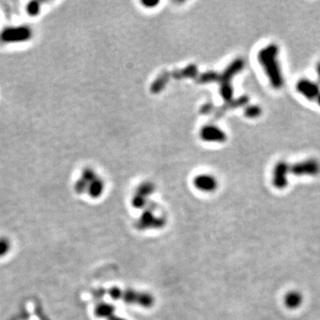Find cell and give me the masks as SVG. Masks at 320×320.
Masks as SVG:
<instances>
[{"mask_svg":"<svg viewBox=\"0 0 320 320\" xmlns=\"http://www.w3.org/2000/svg\"><path fill=\"white\" fill-rule=\"evenodd\" d=\"M278 46L276 44H271L262 49L258 54L259 62L263 66L270 82L275 89H280L285 83L278 62Z\"/></svg>","mask_w":320,"mask_h":320,"instance_id":"1","label":"cell"},{"mask_svg":"<svg viewBox=\"0 0 320 320\" xmlns=\"http://www.w3.org/2000/svg\"><path fill=\"white\" fill-rule=\"evenodd\" d=\"M33 31L31 27L26 25L10 26L4 28L0 32V40L3 43H21L31 40Z\"/></svg>","mask_w":320,"mask_h":320,"instance_id":"2","label":"cell"},{"mask_svg":"<svg viewBox=\"0 0 320 320\" xmlns=\"http://www.w3.org/2000/svg\"><path fill=\"white\" fill-rule=\"evenodd\" d=\"M289 173L295 176H317L320 174V162L316 158H308L289 165Z\"/></svg>","mask_w":320,"mask_h":320,"instance_id":"3","label":"cell"},{"mask_svg":"<svg viewBox=\"0 0 320 320\" xmlns=\"http://www.w3.org/2000/svg\"><path fill=\"white\" fill-rule=\"evenodd\" d=\"M297 92L310 101H319L320 97V84L312 81L311 79H302L296 84Z\"/></svg>","mask_w":320,"mask_h":320,"instance_id":"4","label":"cell"},{"mask_svg":"<svg viewBox=\"0 0 320 320\" xmlns=\"http://www.w3.org/2000/svg\"><path fill=\"white\" fill-rule=\"evenodd\" d=\"M289 163L286 161H279L276 164L273 169L272 182L276 189H285L288 184L289 175Z\"/></svg>","mask_w":320,"mask_h":320,"instance_id":"5","label":"cell"},{"mask_svg":"<svg viewBox=\"0 0 320 320\" xmlns=\"http://www.w3.org/2000/svg\"><path fill=\"white\" fill-rule=\"evenodd\" d=\"M194 185L197 189L204 192H212L217 188V181L208 175L197 176L194 180Z\"/></svg>","mask_w":320,"mask_h":320,"instance_id":"6","label":"cell"},{"mask_svg":"<svg viewBox=\"0 0 320 320\" xmlns=\"http://www.w3.org/2000/svg\"><path fill=\"white\" fill-rule=\"evenodd\" d=\"M201 137L203 140L207 141L223 142L226 140V136L221 129L215 126H206L201 130Z\"/></svg>","mask_w":320,"mask_h":320,"instance_id":"7","label":"cell"},{"mask_svg":"<svg viewBox=\"0 0 320 320\" xmlns=\"http://www.w3.org/2000/svg\"><path fill=\"white\" fill-rule=\"evenodd\" d=\"M303 302V294L298 291H290L289 293L285 294V306L291 310H295L302 305Z\"/></svg>","mask_w":320,"mask_h":320,"instance_id":"8","label":"cell"},{"mask_svg":"<svg viewBox=\"0 0 320 320\" xmlns=\"http://www.w3.org/2000/svg\"><path fill=\"white\" fill-rule=\"evenodd\" d=\"M103 189H104L103 182L99 178H95L88 184V192L90 197L96 198V197H100L102 194Z\"/></svg>","mask_w":320,"mask_h":320,"instance_id":"9","label":"cell"},{"mask_svg":"<svg viewBox=\"0 0 320 320\" xmlns=\"http://www.w3.org/2000/svg\"><path fill=\"white\" fill-rule=\"evenodd\" d=\"M41 10V5L38 1H31L29 2L26 5V12L30 16H37L39 15Z\"/></svg>","mask_w":320,"mask_h":320,"instance_id":"10","label":"cell"},{"mask_svg":"<svg viewBox=\"0 0 320 320\" xmlns=\"http://www.w3.org/2000/svg\"><path fill=\"white\" fill-rule=\"evenodd\" d=\"M245 115L249 119H256L262 115V109L259 106H249L246 108Z\"/></svg>","mask_w":320,"mask_h":320,"instance_id":"11","label":"cell"},{"mask_svg":"<svg viewBox=\"0 0 320 320\" xmlns=\"http://www.w3.org/2000/svg\"><path fill=\"white\" fill-rule=\"evenodd\" d=\"M11 248V243L8 238L6 237H0V257H3L6 254H8Z\"/></svg>","mask_w":320,"mask_h":320,"instance_id":"12","label":"cell"},{"mask_svg":"<svg viewBox=\"0 0 320 320\" xmlns=\"http://www.w3.org/2000/svg\"><path fill=\"white\" fill-rule=\"evenodd\" d=\"M81 178L83 179L84 181H86L88 183V184L94 180L95 178H97L94 172L92 171V169L90 168H86L84 169L83 173H82V176Z\"/></svg>","mask_w":320,"mask_h":320,"instance_id":"13","label":"cell"},{"mask_svg":"<svg viewBox=\"0 0 320 320\" xmlns=\"http://www.w3.org/2000/svg\"><path fill=\"white\" fill-rule=\"evenodd\" d=\"M88 183L86 181H84L82 178L77 181V183H75V190H76V192L79 193V194L86 192L88 190Z\"/></svg>","mask_w":320,"mask_h":320,"instance_id":"14","label":"cell"},{"mask_svg":"<svg viewBox=\"0 0 320 320\" xmlns=\"http://www.w3.org/2000/svg\"><path fill=\"white\" fill-rule=\"evenodd\" d=\"M144 5H147V6H149V7H152L154 5H157L158 4V1H143L142 2Z\"/></svg>","mask_w":320,"mask_h":320,"instance_id":"15","label":"cell"},{"mask_svg":"<svg viewBox=\"0 0 320 320\" xmlns=\"http://www.w3.org/2000/svg\"><path fill=\"white\" fill-rule=\"evenodd\" d=\"M317 74H318V79L320 83V62L317 65Z\"/></svg>","mask_w":320,"mask_h":320,"instance_id":"16","label":"cell"}]
</instances>
